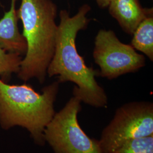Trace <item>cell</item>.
<instances>
[{"label": "cell", "instance_id": "4", "mask_svg": "<svg viewBox=\"0 0 153 153\" xmlns=\"http://www.w3.org/2000/svg\"><path fill=\"white\" fill-rule=\"evenodd\" d=\"M81 103L73 96L45 127L44 141L54 153H102L99 140L89 137L79 124Z\"/></svg>", "mask_w": 153, "mask_h": 153}, {"label": "cell", "instance_id": "10", "mask_svg": "<svg viewBox=\"0 0 153 153\" xmlns=\"http://www.w3.org/2000/svg\"><path fill=\"white\" fill-rule=\"evenodd\" d=\"M22 59V55L7 52L0 47V79L7 82L13 73L17 74Z\"/></svg>", "mask_w": 153, "mask_h": 153}, {"label": "cell", "instance_id": "6", "mask_svg": "<svg viewBox=\"0 0 153 153\" xmlns=\"http://www.w3.org/2000/svg\"><path fill=\"white\" fill-rule=\"evenodd\" d=\"M93 58L99 68V76L111 80L139 71L145 57L131 44L123 43L111 30L101 29L95 38Z\"/></svg>", "mask_w": 153, "mask_h": 153}, {"label": "cell", "instance_id": "2", "mask_svg": "<svg viewBox=\"0 0 153 153\" xmlns=\"http://www.w3.org/2000/svg\"><path fill=\"white\" fill-rule=\"evenodd\" d=\"M16 13L27 44L17 75L25 82L36 78L43 83L55 52L57 7L52 0H21Z\"/></svg>", "mask_w": 153, "mask_h": 153}, {"label": "cell", "instance_id": "5", "mask_svg": "<svg viewBox=\"0 0 153 153\" xmlns=\"http://www.w3.org/2000/svg\"><path fill=\"white\" fill-rule=\"evenodd\" d=\"M153 136V104L140 101L119 107L99 140L102 153H109L134 138Z\"/></svg>", "mask_w": 153, "mask_h": 153}, {"label": "cell", "instance_id": "8", "mask_svg": "<svg viewBox=\"0 0 153 153\" xmlns=\"http://www.w3.org/2000/svg\"><path fill=\"white\" fill-rule=\"evenodd\" d=\"M17 1L11 0L10 9L0 19V47L7 52L22 56L26 52L27 44L18 26Z\"/></svg>", "mask_w": 153, "mask_h": 153}, {"label": "cell", "instance_id": "9", "mask_svg": "<svg viewBox=\"0 0 153 153\" xmlns=\"http://www.w3.org/2000/svg\"><path fill=\"white\" fill-rule=\"evenodd\" d=\"M131 45L153 61V15L140 23L132 35Z\"/></svg>", "mask_w": 153, "mask_h": 153}, {"label": "cell", "instance_id": "3", "mask_svg": "<svg viewBox=\"0 0 153 153\" xmlns=\"http://www.w3.org/2000/svg\"><path fill=\"white\" fill-rule=\"evenodd\" d=\"M60 83L53 82L41 93L27 84L9 85L0 79V124L4 129L21 126L35 143H45L44 131L55 115L54 103Z\"/></svg>", "mask_w": 153, "mask_h": 153}, {"label": "cell", "instance_id": "7", "mask_svg": "<svg viewBox=\"0 0 153 153\" xmlns=\"http://www.w3.org/2000/svg\"><path fill=\"white\" fill-rule=\"evenodd\" d=\"M108 7L111 16L129 35L143 20L153 15V8L143 7L139 0H112Z\"/></svg>", "mask_w": 153, "mask_h": 153}, {"label": "cell", "instance_id": "11", "mask_svg": "<svg viewBox=\"0 0 153 153\" xmlns=\"http://www.w3.org/2000/svg\"><path fill=\"white\" fill-rule=\"evenodd\" d=\"M109 153H153V136L128 141Z\"/></svg>", "mask_w": 153, "mask_h": 153}, {"label": "cell", "instance_id": "1", "mask_svg": "<svg viewBox=\"0 0 153 153\" xmlns=\"http://www.w3.org/2000/svg\"><path fill=\"white\" fill-rule=\"evenodd\" d=\"M90 10L88 4L81 6L73 16L66 10H61L55 52L47 76H57L60 83H74V97L93 107L103 108L107 105L108 97L96 80L99 71L86 65L76 49V43L78 33L88 27L90 20L87 15Z\"/></svg>", "mask_w": 153, "mask_h": 153}, {"label": "cell", "instance_id": "12", "mask_svg": "<svg viewBox=\"0 0 153 153\" xmlns=\"http://www.w3.org/2000/svg\"><path fill=\"white\" fill-rule=\"evenodd\" d=\"M111 1L112 0H95L99 7L102 9L108 7Z\"/></svg>", "mask_w": 153, "mask_h": 153}]
</instances>
